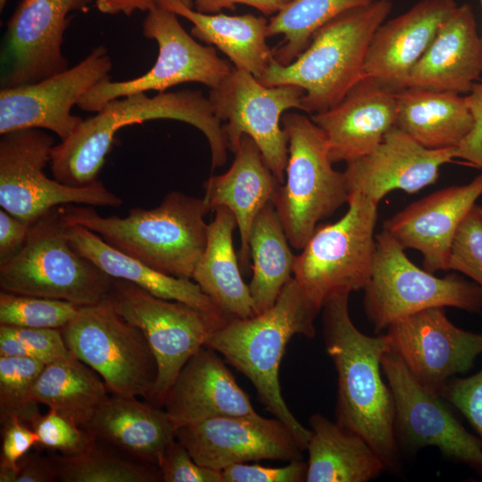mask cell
I'll list each match as a JSON object with an SVG mask.
<instances>
[{
  "instance_id": "cell-1",
  "label": "cell",
  "mask_w": 482,
  "mask_h": 482,
  "mask_svg": "<svg viewBox=\"0 0 482 482\" xmlns=\"http://www.w3.org/2000/svg\"><path fill=\"white\" fill-rule=\"evenodd\" d=\"M349 295L347 291L331 294L321 309L326 351L337 373L336 422L363 437L386 470L398 471L395 401L381 375L390 340L386 334L370 337L354 326Z\"/></svg>"
},
{
  "instance_id": "cell-2",
  "label": "cell",
  "mask_w": 482,
  "mask_h": 482,
  "mask_svg": "<svg viewBox=\"0 0 482 482\" xmlns=\"http://www.w3.org/2000/svg\"><path fill=\"white\" fill-rule=\"evenodd\" d=\"M321 309L293 277L272 307L249 318L230 319L204 344L252 382L266 410L290 429L303 451L306 450L311 431L294 416L284 400L279 366L294 336L315 337L314 320Z\"/></svg>"
},
{
  "instance_id": "cell-3",
  "label": "cell",
  "mask_w": 482,
  "mask_h": 482,
  "mask_svg": "<svg viewBox=\"0 0 482 482\" xmlns=\"http://www.w3.org/2000/svg\"><path fill=\"white\" fill-rule=\"evenodd\" d=\"M96 112L54 146L50 164L57 181L71 187L97 181L115 133L123 127L150 120H176L198 129L208 140L212 170L228 160L229 150L222 123L201 91L160 92L153 97L145 92L135 93L108 102Z\"/></svg>"
},
{
  "instance_id": "cell-4",
  "label": "cell",
  "mask_w": 482,
  "mask_h": 482,
  "mask_svg": "<svg viewBox=\"0 0 482 482\" xmlns=\"http://www.w3.org/2000/svg\"><path fill=\"white\" fill-rule=\"evenodd\" d=\"M68 225H79L148 266L178 278H192L208 235L204 198L168 193L156 208H131L126 217L101 216L90 205L61 206Z\"/></svg>"
},
{
  "instance_id": "cell-5",
  "label": "cell",
  "mask_w": 482,
  "mask_h": 482,
  "mask_svg": "<svg viewBox=\"0 0 482 482\" xmlns=\"http://www.w3.org/2000/svg\"><path fill=\"white\" fill-rule=\"evenodd\" d=\"M392 8V0H376L340 13L314 33L293 62L283 66L274 60L258 80L266 87L297 86L304 90L303 111H328L364 76L370 40Z\"/></svg>"
},
{
  "instance_id": "cell-6",
  "label": "cell",
  "mask_w": 482,
  "mask_h": 482,
  "mask_svg": "<svg viewBox=\"0 0 482 482\" xmlns=\"http://www.w3.org/2000/svg\"><path fill=\"white\" fill-rule=\"evenodd\" d=\"M67 229L61 206L33 222L22 248L0 265L1 290L79 306L104 301L112 278L72 246Z\"/></svg>"
},
{
  "instance_id": "cell-7",
  "label": "cell",
  "mask_w": 482,
  "mask_h": 482,
  "mask_svg": "<svg viewBox=\"0 0 482 482\" xmlns=\"http://www.w3.org/2000/svg\"><path fill=\"white\" fill-rule=\"evenodd\" d=\"M281 125L287 134L286 181L272 203L289 244L302 250L319 221L347 203L343 172L332 167L328 140L311 118L287 112Z\"/></svg>"
},
{
  "instance_id": "cell-8",
  "label": "cell",
  "mask_w": 482,
  "mask_h": 482,
  "mask_svg": "<svg viewBox=\"0 0 482 482\" xmlns=\"http://www.w3.org/2000/svg\"><path fill=\"white\" fill-rule=\"evenodd\" d=\"M363 290L364 311L376 333L429 308L482 312V288L478 284L455 273L439 278L419 268L384 230L376 235L372 272Z\"/></svg>"
},
{
  "instance_id": "cell-9",
  "label": "cell",
  "mask_w": 482,
  "mask_h": 482,
  "mask_svg": "<svg viewBox=\"0 0 482 482\" xmlns=\"http://www.w3.org/2000/svg\"><path fill=\"white\" fill-rule=\"evenodd\" d=\"M61 331L71 353L102 378L111 395L148 401L158 377L155 356L142 330L107 297L80 306Z\"/></svg>"
},
{
  "instance_id": "cell-10",
  "label": "cell",
  "mask_w": 482,
  "mask_h": 482,
  "mask_svg": "<svg viewBox=\"0 0 482 482\" xmlns=\"http://www.w3.org/2000/svg\"><path fill=\"white\" fill-rule=\"evenodd\" d=\"M348 209L336 222L315 229L296 255L293 277L320 305L339 291H358L373 267L378 203L352 191Z\"/></svg>"
},
{
  "instance_id": "cell-11",
  "label": "cell",
  "mask_w": 482,
  "mask_h": 482,
  "mask_svg": "<svg viewBox=\"0 0 482 482\" xmlns=\"http://www.w3.org/2000/svg\"><path fill=\"white\" fill-rule=\"evenodd\" d=\"M115 310L142 330L155 356L158 377L148 402L162 407L166 395L187 362L230 319L187 303L152 295L112 278L107 296Z\"/></svg>"
},
{
  "instance_id": "cell-12",
  "label": "cell",
  "mask_w": 482,
  "mask_h": 482,
  "mask_svg": "<svg viewBox=\"0 0 482 482\" xmlns=\"http://www.w3.org/2000/svg\"><path fill=\"white\" fill-rule=\"evenodd\" d=\"M54 140L40 129L1 135L0 205L12 215L32 224L52 209L65 204L119 207L120 196L97 180L85 187L64 185L49 179Z\"/></svg>"
},
{
  "instance_id": "cell-13",
  "label": "cell",
  "mask_w": 482,
  "mask_h": 482,
  "mask_svg": "<svg viewBox=\"0 0 482 482\" xmlns=\"http://www.w3.org/2000/svg\"><path fill=\"white\" fill-rule=\"evenodd\" d=\"M177 14L160 5L147 12L143 23L145 37L158 44V57L145 74L125 81H103L78 101L86 112H98L108 102L128 95L173 86L202 83L216 87L231 72L230 63L220 58L212 46L197 43L180 25Z\"/></svg>"
},
{
  "instance_id": "cell-14",
  "label": "cell",
  "mask_w": 482,
  "mask_h": 482,
  "mask_svg": "<svg viewBox=\"0 0 482 482\" xmlns=\"http://www.w3.org/2000/svg\"><path fill=\"white\" fill-rule=\"evenodd\" d=\"M304 90L294 85L266 87L252 73L233 67L216 87L210 89L209 100L233 154L243 135L259 147L269 168L282 185L288 159V139L281 127L283 112L302 110Z\"/></svg>"
},
{
  "instance_id": "cell-15",
  "label": "cell",
  "mask_w": 482,
  "mask_h": 482,
  "mask_svg": "<svg viewBox=\"0 0 482 482\" xmlns=\"http://www.w3.org/2000/svg\"><path fill=\"white\" fill-rule=\"evenodd\" d=\"M382 371L395 407L399 445L411 451L436 447L445 457L482 476V441L470 434L441 401L425 389L390 349L383 355Z\"/></svg>"
},
{
  "instance_id": "cell-16",
  "label": "cell",
  "mask_w": 482,
  "mask_h": 482,
  "mask_svg": "<svg viewBox=\"0 0 482 482\" xmlns=\"http://www.w3.org/2000/svg\"><path fill=\"white\" fill-rule=\"evenodd\" d=\"M112 60L107 49L94 48L77 65L33 84L0 90V134L44 129L68 138L82 119L71 113L79 98L109 79Z\"/></svg>"
},
{
  "instance_id": "cell-17",
  "label": "cell",
  "mask_w": 482,
  "mask_h": 482,
  "mask_svg": "<svg viewBox=\"0 0 482 482\" xmlns=\"http://www.w3.org/2000/svg\"><path fill=\"white\" fill-rule=\"evenodd\" d=\"M92 0H21L1 47V89L37 83L69 68L62 54L68 15Z\"/></svg>"
},
{
  "instance_id": "cell-18",
  "label": "cell",
  "mask_w": 482,
  "mask_h": 482,
  "mask_svg": "<svg viewBox=\"0 0 482 482\" xmlns=\"http://www.w3.org/2000/svg\"><path fill=\"white\" fill-rule=\"evenodd\" d=\"M386 334L412 377L439 396L450 378L470 370L482 353V333L456 327L444 307L403 318L391 324Z\"/></svg>"
},
{
  "instance_id": "cell-19",
  "label": "cell",
  "mask_w": 482,
  "mask_h": 482,
  "mask_svg": "<svg viewBox=\"0 0 482 482\" xmlns=\"http://www.w3.org/2000/svg\"><path fill=\"white\" fill-rule=\"evenodd\" d=\"M176 439L199 465L222 470L237 463L260 460H303V450L278 419L224 416L188 424Z\"/></svg>"
},
{
  "instance_id": "cell-20",
  "label": "cell",
  "mask_w": 482,
  "mask_h": 482,
  "mask_svg": "<svg viewBox=\"0 0 482 482\" xmlns=\"http://www.w3.org/2000/svg\"><path fill=\"white\" fill-rule=\"evenodd\" d=\"M455 158L456 147L427 148L395 126L372 151L347 162L344 174L349 192L379 203L391 191L415 194L434 184Z\"/></svg>"
},
{
  "instance_id": "cell-21",
  "label": "cell",
  "mask_w": 482,
  "mask_h": 482,
  "mask_svg": "<svg viewBox=\"0 0 482 482\" xmlns=\"http://www.w3.org/2000/svg\"><path fill=\"white\" fill-rule=\"evenodd\" d=\"M481 195L482 173L411 204L384 221L383 230L404 250L421 253L426 270H447L455 234Z\"/></svg>"
},
{
  "instance_id": "cell-22",
  "label": "cell",
  "mask_w": 482,
  "mask_h": 482,
  "mask_svg": "<svg viewBox=\"0 0 482 482\" xmlns=\"http://www.w3.org/2000/svg\"><path fill=\"white\" fill-rule=\"evenodd\" d=\"M162 408L176 430L216 417L259 415L224 360L206 346L201 347L181 369Z\"/></svg>"
},
{
  "instance_id": "cell-23",
  "label": "cell",
  "mask_w": 482,
  "mask_h": 482,
  "mask_svg": "<svg viewBox=\"0 0 482 482\" xmlns=\"http://www.w3.org/2000/svg\"><path fill=\"white\" fill-rule=\"evenodd\" d=\"M311 119L326 136L332 162H347L372 151L395 126V92L363 76L337 105Z\"/></svg>"
},
{
  "instance_id": "cell-24",
  "label": "cell",
  "mask_w": 482,
  "mask_h": 482,
  "mask_svg": "<svg viewBox=\"0 0 482 482\" xmlns=\"http://www.w3.org/2000/svg\"><path fill=\"white\" fill-rule=\"evenodd\" d=\"M458 6L454 0H420L375 31L364 61V76L397 92L427 51L440 26Z\"/></svg>"
},
{
  "instance_id": "cell-25",
  "label": "cell",
  "mask_w": 482,
  "mask_h": 482,
  "mask_svg": "<svg viewBox=\"0 0 482 482\" xmlns=\"http://www.w3.org/2000/svg\"><path fill=\"white\" fill-rule=\"evenodd\" d=\"M482 73V37L472 7L458 5L412 67L405 87L469 94Z\"/></svg>"
},
{
  "instance_id": "cell-26",
  "label": "cell",
  "mask_w": 482,
  "mask_h": 482,
  "mask_svg": "<svg viewBox=\"0 0 482 482\" xmlns=\"http://www.w3.org/2000/svg\"><path fill=\"white\" fill-rule=\"evenodd\" d=\"M235 158L223 174L211 176L204 184L210 210L224 206L234 214L240 237L239 264H249L252 225L265 205L272 202L281 184L266 163L259 147L247 135L240 138Z\"/></svg>"
},
{
  "instance_id": "cell-27",
  "label": "cell",
  "mask_w": 482,
  "mask_h": 482,
  "mask_svg": "<svg viewBox=\"0 0 482 482\" xmlns=\"http://www.w3.org/2000/svg\"><path fill=\"white\" fill-rule=\"evenodd\" d=\"M83 428L94 440L158 467L176 438V428L162 407L116 395L101 404Z\"/></svg>"
},
{
  "instance_id": "cell-28",
  "label": "cell",
  "mask_w": 482,
  "mask_h": 482,
  "mask_svg": "<svg viewBox=\"0 0 482 482\" xmlns=\"http://www.w3.org/2000/svg\"><path fill=\"white\" fill-rule=\"evenodd\" d=\"M67 235L72 246L80 254L110 277L131 282L155 296L227 316L191 278L161 272L114 248L100 236L82 226L68 225Z\"/></svg>"
},
{
  "instance_id": "cell-29",
  "label": "cell",
  "mask_w": 482,
  "mask_h": 482,
  "mask_svg": "<svg viewBox=\"0 0 482 482\" xmlns=\"http://www.w3.org/2000/svg\"><path fill=\"white\" fill-rule=\"evenodd\" d=\"M395 97V127L427 148L458 147L473 128L472 114L461 95L407 87Z\"/></svg>"
},
{
  "instance_id": "cell-30",
  "label": "cell",
  "mask_w": 482,
  "mask_h": 482,
  "mask_svg": "<svg viewBox=\"0 0 482 482\" xmlns=\"http://www.w3.org/2000/svg\"><path fill=\"white\" fill-rule=\"evenodd\" d=\"M157 4L193 23L195 38L215 46L233 62L234 67L252 73L259 79L274 61L266 39L268 20L253 14L227 15L199 12L180 0H156Z\"/></svg>"
},
{
  "instance_id": "cell-31",
  "label": "cell",
  "mask_w": 482,
  "mask_h": 482,
  "mask_svg": "<svg viewBox=\"0 0 482 482\" xmlns=\"http://www.w3.org/2000/svg\"><path fill=\"white\" fill-rule=\"evenodd\" d=\"M306 482H367L386 470L368 442L320 413L309 420Z\"/></svg>"
},
{
  "instance_id": "cell-32",
  "label": "cell",
  "mask_w": 482,
  "mask_h": 482,
  "mask_svg": "<svg viewBox=\"0 0 482 482\" xmlns=\"http://www.w3.org/2000/svg\"><path fill=\"white\" fill-rule=\"evenodd\" d=\"M214 211L206 245L192 278L229 319L252 317L255 312L249 286L242 278L233 245L236 218L224 206Z\"/></svg>"
},
{
  "instance_id": "cell-33",
  "label": "cell",
  "mask_w": 482,
  "mask_h": 482,
  "mask_svg": "<svg viewBox=\"0 0 482 482\" xmlns=\"http://www.w3.org/2000/svg\"><path fill=\"white\" fill-rule=\"evenodd\" d=\"M108 393L102 378L72 355L45 366L32 398L83 428L110 396Z\"/></svg>"
},
{
  "instance_id": "cell-34",
  "label": "cell",
  "mask_w": 482,
  "mask_h": 482,
  "mask_svg": "<svg viewBox=\"0 0 482 482\" xmlns=\"http://www.w3.org/2000/svg\"><path fill=\"white\" fill-rule=\"evenodd\" d=\"M272 202L256 216L249 236L253 276L249 286L255 314L274 305L293 278L295 257Z\"/></svg>"
},
{
  "instance_id": "cell-35",
  "label": "cell",
  "mask_w": 482,
  "mask_h": 482,
  "mask_svg": "<svg viewBox=\"0 0 482 482\" xmlns=\"http://www.w3.org/2000/svg\"><path fill=\"white\" fill-rule=\"evenodd\" d=\"M61 482H158L160 468L94 440L76 453L50 454Z\"/></svg>"
},
{
  "instance_id": "cell-36",
  "label": "cell",
  "mask_w": 482,
  "mask_h": 482,
  "mask_svg": "<svg viewBox=\"0 0 482 482\" xmlns=\"http://www.w3.org/2000/svg\"><path fill=\"white\" fill-rule=\"evenodd\" d=\"M376 0H290L269 21L268 37L283 35L272 48L274 60L286 66L310 45L314 33L340 13Z\"/></svg>"
},
{
  "instance_id": "cell-37",
  "label": "cell",
  "mask_w": 482,
  "mask_h": 482,
  "mask_svg": "<svg viewBox=\"0 0 482 482\" xmlns=\"http://www.w3.org/2000/svg\"><path fill=\"white\" fill-rule=\"evenodd\" d=\"M46 364L38 360L0 355V421L17 418L29 426L41 415L32 398L34 385Z\"/></svg>"
},
{
  "instance_id": "cell-38",
  "label": "cell",
  "mask_w": 482,
  "mask_h": 482,
  "mask_svg": "<svg viewBox=\"0 0 482 482\" xmlns=\"http://www.w3.org/2000/svg\"><path fill=\"white\" fill-rule=\"evenodd\" d=\"M79 308L64 300L1 290L0 325L61 329L77 315Z\"/></svg>"
},
{
  "instance_id": "cell-39",
  "label": "cell",
  "mask_w": 482,
  "mask_h": 482,
  "mask_svg": "<svg viewBox=\"0 0 482 482\" xmlns=\"http://www.w3.org/2000/svg\"><path fill=\"white\" fill-rule=\"evenodd\" d=\"M0 355L32 358L46 365L72 356L61 329L7 325H0Z\"/></svg>"
},
{
  "instance_id": "cell-40",
  "label": "cell",
  "mask_w": 482,
  "mask_h": 482,
  "mask_svg": "<svg viewBox=\"0 0 482 482\" xmlns=\"http://www.w3.org/2000/svg\"><path fill=\"white\" fill-rule=\"evenodd\" d=\"M448 270L469 277L482 288V205L476 204L460 225L452 245Z\"/></svg>"
},
{
  "instance_id": "cell-41",
  "label": "cell",
  "mask_w": 482,
  "mask_h": 482,
  "mask_svg": "<svg viewBox=\"0 0 482 482\" xmlns=\"http://www.w3.org/2000/svg\"><path fill=\"white\" fill-rule=\"evenodd\" d=\"M31 428L37 436L38 445L61 453L81 452L94 442L83 428L52 409L45 415H39Z\"/></svg>"
},
{
  "instance_id": "cell-42",
  "label": "cell",
  "mask_w": 482,
  "mask_h": 482,
  "mask_svg": "<svg viewBox=\"0 0 482 482\" xmlns=\"http://www.w3.org/2000/svg\"><path fill=\"white\" fill-rule=\"evenodd\" d=\"M159 468L163 482H223L221 470L196 463L176 438L165 450Z\"/></svg>"
},
{
  "instance_id": "cell-43",
  "label": "cell",
  "mask_w": 482,
  "mask_h": 482,
  "mask_svg": "<svg viewBox=\"0 0 482 482\" xmlns=\"http://www.w3.org/2000/svg\"><path fill=\"white\" fill-rule=\"evenodd\" d=\"M440 396L467 419L482 441V369L468 378L449 380Z\"/></svg>"
},
{
  "instance_id": "cell-44",
  "label": "cell",
  "mask_w": 482,
  "mask_h": 482,
  "mask_svg": "<svg viewBox=\"0 0 482 482\" xmlns=\"http://www.w3.org/2000/svg\"><path fill=\"white\" fill-rule=\"evenodd\" d=\"M223 482H303L307 462L295 460L283 467H264L246 462L232 464L221 470Z\"/></svg>"
},
{
  "instance_id": "cell-45",
  "label": "cell",
  "mask_w": 482,
  "mask_h": 482,
  "mask_svg": "<svg viewBox=\"0 0 482 482\" xmlns=\"http://www.w3.org/2000/svg\"><path fill=\"white\" fill-rule=\"evenodd\" d=\"M2 426L0 470L17 472L18 461L37 445V436L30 426L17 418L7 420Z\"/></svg>"
},
{
  "instance_id": "cell-46",
  "label": "cell",
  "mask_w": 482,
  "mask_h": 482,
  "mask_svg": "<svg viewBox=\"0 0 482 482\" xmlns=\"http://www.w3.org/2000/svg\"><path fill=\"white\" fill-rule=\"evenodd\" d=\"M465 99L474 124L469 135L456 147V158L482 170V82H476Z\"/></svg>"
},
{
  "instance_id": "cell-47",
  "label": "cell",
  "mask_w": 482,
  "mask_h": 482,
  "mask_svg": "<svg viewBox=\"0 0 482 482\" xmlns=\"http://www.w3.org/2000/svg\"><path fill=\"white\" fill-rule=\"evenodd\" d=\"M30 225L4 209L0 210V265L11 260L22 248Z\"/></svg>"
},
{
  "instance_id": "cell-48",
  "label": "cell",
  "mask_w": 482,
  "mask_h": 482,
  "mask_svg": "<svg viewBox=\"0 0 482 482\" xmlns=\"http://www.w3.org/2000/svg\"><path fill=\"white\" fill-rule=\"evenodd\" d=\"M53 481H58V477L50 455L29 452L18 461L15 482Z\"/></svg>"
},
{
  "instance_id": "cell-49",
  "label": "cell",
  "mask_w": 482,
  "mask_h": 482,
  "mask_svg": "<svg viewBox=\"0 0 482 482\" xmlns=\"http://www.w3.org/2000/svg\"><path fill=\"white\" fill-rule=\"evenodd\" d=\"M195 11L214 14L222 9L236 10V4L252 6L265 16H270L280 11L290 0H193Z\"/></svg>"
},
{
  "instance_id": "cell-50",
  "label": "cell",
  "mask_w": 482,
  "mask_h": 482,
  "mask_svg": "<svg viewBox=\"0 0 482 482\" xmlns=\"http://www.w3.org/2000/svg\"><path fill=\"white\" fill-rule=\"evenodd\" d=\"M98 10L103 13H124L135 11L149 12L157 5L156 0H96Z\"/></svg>"
},
{
  "instance_id": "cell-51",
  "label": "cell",
  "mask_w": 482,
  "mask_h": 482,
  "mask_svg": "<svg viewBox=\"0 0 482 482\" xmlns=\"http://www.w3.org/2000/svg\"><path fill=\"white\" fill-rule=\"evenodd\" d=\"M183 4H185L186 6L189 7V8H194V1L193 0H180Z\"/></svg>"
},
{
  "instance_id": "cell-52",
  "label": "cell",
  "mask_w": 482,
  "mask_h": 482,
  "mask_svg": "<svg viewBox=\"0 0 482 482\" xmlns=\"http://www.w3.org/2000/svg\"><path fill=\"white\" fill-rule=\"evenodd\" d=\"M7 0H0V10H3Z\"/></svg>"
},
{
  "instance_id": "cell-53",
  "label": "cell",
  "mask_w": 482,
  "mask_h": 482,
  "mask_svg": "<svg viewBox=\"0 0 482 482\" xmlns=\"http://www.w3.org/2000/svg\"><path fill=\"white\" fill-rule=\"evenodd\" d=\"M479 3H480V5H481V9H482V0H479Z\"/></svg>"
}]
</instances>
